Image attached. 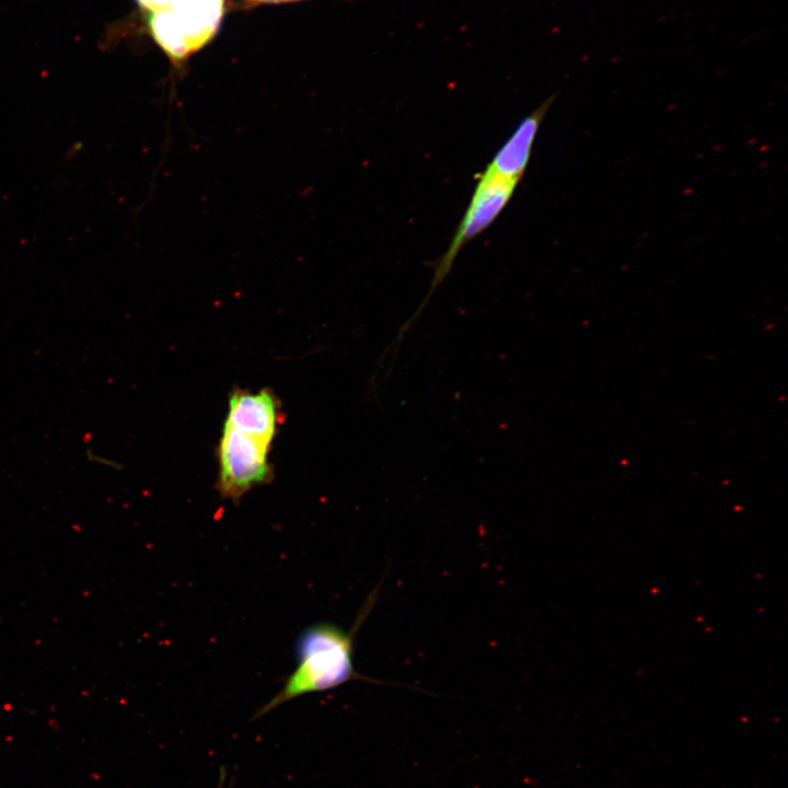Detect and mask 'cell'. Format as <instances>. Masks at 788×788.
I'll return each mask as SVG.
<instances>
[{
    "label": "cell",
    "instance_id": "cell-1",
    "mask_svg": "<svg viewBox=\"0 0 788 788\" xmlns=\"http://www.w3.org/2000/svg\"><path fill=\"white\" fill-rule=\"evenodd\" d=\"M376 595L378 590L369 595L351 630L346 631L332 623H317L299 635L294 647V670L279 692L257 710L254 719L293 698L336 688L354 680L379 684L378 680L357 672L354 664L355 637L371 612Z\"/></svg>",
    "mask_w": 788,
    "mask_h": 788
},
{
    "label": "cell",
    "instance_id": "cell-2",
    "mask_svg": "<svg viewBox=\"0 0 788 788\" xmlns=\"http://www.w3.org/2000/svg\"><path fill=\"white\" fill-rule=\"evenodd\" d=\"M519 183L502 178L483 170L477 176L471 200L444 254L437 260L429 293L417 312L403 324L406 333L425 308L429 297L450 273L460 250L484 232L498 218L511 199Z\"/></svg>",
    "mask_w": 788,
    "mask_h": 788
},
{
    "label": "cell",
    "instance_id": "cell-3",
    "mask_svg": "<svg viewBox=\"0 0 788 788\" xmlns=\"http://www.w3.org/2000/svg\"><path fill=\"white\" fill-rule=\"evenodd\" d=\"M270 447L224 424L218 447L219 494L237 501L254 487L269 483L273 477L268 461Z\"/></svg>",
    "mask_w": 788,
    "mask_h": 788
},
{
    "label": "cell",
    "instance_id": "cell-4",
    "mask_svg": "<svg viewBox=\"0 0 788 788\" xmlns=\"http://www.w3.org/2000/svg\"><path fill=\"white\" fill-rule=\"evenodd\" d=\"M554 100V95L547 97L518 124L486 165L485 171L517 183L521 181L530 162L538 129Z\"/></svg>",
    "mask_w": 788,
    "mask_h": 788
},
{
    "label": "cell",
    "instance_id": "cell-5",
    "mask_svg": "<svg viewBox=\"0 0 788 788\" xmlns=\"http://www.w3.org/2000/svg\"><path fill=\"white\" fill-rule=\"evenodd\" d=\"M280 420L279 404L268 390L235 391L229 397L225 424L271 445Z\"/></svg>",
    "mask_w": 788,
    "mask_h": 788
},
{
    "label": "cell",
    "instance_id": "cell-6",
    "mask_svg": "<svg viewBox=\"0 0 788 788\" xmlns=\"http://www.w3.org/2000/svg\"><path fill=\"white\" fill-rule=\"evenodd\" d=\"M164 10L179 21L194 53L217 32L223 7L222 0H170Z\"/></svg>",
    "mask_w": 788,
    "mask_h": 788
},
{
    "label": "cell",
    "instance_id": "cell-7",
    "mask_svg": "<svg viewBox=\"0 0 788 788\" xmlns=\"http://www.w3.org/2000/svg\"><path fill=\"white\" fill-rule=\"evenodd\" d=\"M148 26L154 40L174 63L183 62L192 54L186 34L172 12L167 10L150 12Z\"/></svg>",
    "mask_w": 788,
    "mask_h": 788
},
{
    "label": "cell",
    "instance_id": "cell-8",
    "mask_svg": "<svg viewBox=\"0 0 788 788\" xmlns=\"http://www.w3.org/2000/svg\"><path fill=\"white\" fill-rule=\"evenodd\" d=\"M252 4H266V3H286V2H294V1H301V0H247ZM351 1V0H350Z\"/></svg>",
    "mask_w": 788,
    "mask_h": 788
},
{
    "label": "cell",
    "instance_id": "cell-9",
    "mask_svg": "<svg viewBox=\"0 0 788 788\" xmlns=\"http://www.w3.org/2000/svg\"><path fill=\"white\" fill-rule=\"evenodd\" d=\"M223 783H224V772L222 769L221 775H220V784H219L218 788H223Z\"/></svg>",
    "mask_w": 788,
    "mask_h": 788
}]
</instances>
